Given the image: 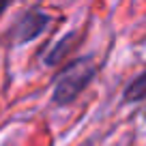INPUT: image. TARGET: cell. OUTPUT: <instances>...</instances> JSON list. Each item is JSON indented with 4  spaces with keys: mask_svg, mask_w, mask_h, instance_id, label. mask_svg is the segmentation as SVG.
<instances>
[{
    "mask_svg": "<svg viewBox=\"0 0 146 146\" xmlns=\"http://www.w3.org/2000/svg\"><path fill=\"white\" fill-rule=\"evenodd\" d=\"M97 78V64L92 56H80L71 60L54 80V92L52 101L56 105H69L78 99L88 84Z\"/></svg>",
    "mask_w": 146,
    "mask_h": 146,
    "instance_id": "obj_1",
    "label": "cell"
},
{
    "mask_svg": "<svg viewBox=\"0 0 146 146\" xmlns=\"http://www.w3.org/2000/svg\"><path fill=\"white\" fill-rule=\"evenodd\" d=\"M144 116H146V112H144Z\"/></svg>",
    "mask_w": 146,
    "mask_h": 146,
    "instance_id": "obj_6",
    "label": "cell"
},
{
    "mask_svg": "<svg viewBox=\"0 0 146 146\" xmlns=\"http://www.w3.org/2000/svg\"><path fill=\"white\" fill-rule=\"evenodd\" d=\"M142 99H146V69L137 73L123 92V101H127V103H137Z\"/></svg>",
    "mask_w": 146,
    "mask_h": 146,
    "instance_id": "obj_4",
    "label": "cell"
},
{
    "mask_svg": "<svg viewBox=\"0 0 146 146\" xmlns=\"http://www.w3.org/2000/svg\"><path fill=\"white\" fill-rule=\"evenodd\" d=\"M7 7H9V2H0V13H2V11H7Z\"/></svg>",
    "mask_w": 146,
    "mask_h": 146,
    "instance_id": "obj_5",
    "label": "cell"
},
{
    "mask_svg": "<svg viewBox=\"0 0 146 146\" xmlns=\"http://www.w3.org/2000/svg\"><path fill=\"white\" fill-rule=\"evenodd\" d=\"M52 17L41 9H28L26 13H22L17 17V22L11 26L9 30V39L15 45H24V43H30L32 39L41 35L47 26H50Z\"/></svg>",
    "mask_w": 146,
    "mask_h": 146,
    "instance_id": "obj_2",
    "label": "cell"
},
{
    "mask_svg": "<svg viewBox=\"0 0 146 146\" xmlns=\"http://www.w3.org/2000/svg\"><path fill=\"white\" fill-rule=\"evenodd\" d=\"M75 43H78V35H75V32H71V35L62 36V39H60V41H58V43H56V45L45 54V58H43V60H45V64H50V67L58 64L60 60L64 58V54H67V52L71 50Z\"/></svg>",
    "mask_w": 146,
    "mask_h": 146,
    "instance_id": "obj_3",
    "label": "cell"
}]
</instances>
